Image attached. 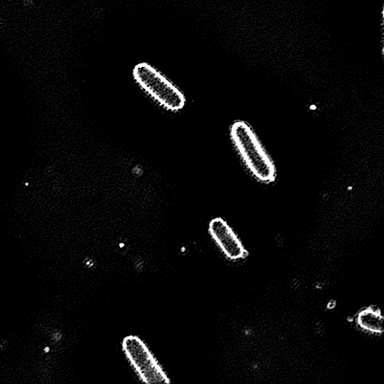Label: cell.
<instances>
[{"label": "cell", "instance_id": "obj_3", "mask_svg": "<svg viewBox=\"0 0 384 384\" xmlns=\"http://www.w3.org/2000/svg\"><path fill=\"white\" fill-rule=\"evenodd\" d=\"M126 358L139 380L145 384H168L170 378L151 351L140 337L130 335L122 342Z\"/></svg>", "mask_w": 384, "mask_h": 384}, {"label": "cell", "instance_id": "obj_2", "mask_svg": "<svg viewBox=\"0 0 384 384\" xmlns=\"http://www.w3.org/2000/svg\"><path fill=\"white\" fill-rule=\"evenodd\" d=\"M133 77L141 89L167 111L177 112L185 108L187 98L173 82L148 63H140Z\"/></svg>", "mask_w": 384, "mask_h": 384}, {"label": "cell", "instance_id": "obj_4", "mask_svg": "<svg viewBox=\"0 0 384 384\" xmlns=\"http://www.w3.org/2000/svg\"><path fill=\"white\" fill-rule=\"evenodd\" d=\"M208 231L222 253L229 259L237 260L246 256V250L229 223L220 217L212 219Z\"/></svg>", "mask_w": 384, "mask_h": 384}, {"label": "cell", "instance_id": "obj_1", "mask_svg": "<svg viewBox=\"0 0 384 384\" xmlns=\"http://www.w3.org/2000/svg\"><path fill=\"white\" fill-rule=\"evenodd\" d=\"M230 137L251 175L261 183L274 182L277 176L275 163L253 128L244 121H236L230 127Z\"/></svg>", "mask_w": 384, "mask_h": 384}, {"label": "cell", "instance_id": "obj_5", "mask_svg": "<svg viewBox=\"0 0 384 384\" xmlns=\"http://www.w3.org/2000/svg\"><path fill=\"white\" fill-rule=\"evenodd\" d=\"M357 324L367 332L381 334L384 330V319L378 309L368 308L357 315Z\"/></svg>", "mask_w": 384, "mask_h": 384}]
</instances>
